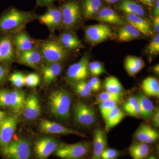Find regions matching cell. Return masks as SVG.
Wrapping results in <instances>:
<instances>
[{
	"label": "cell",
	"instance_id": "obj_1",
	"mask_svg": "<svg viewBox=\"0 0 159 159\" xmlns=\"http://www.w3.org/2000/svg\"><path fill=\"white\" fill-rule=\"evenodd\" d=\"M38 16L33 11H23L11 7L0 16V33L16 34L22 31L28 23L37 18Z\"/></svg>",
	"mask_w": 159,
	"mask_h": 159
},
{
	"label": "cell",
	"instance_id": "obj_2",
	"mask_svg": "<svg viewBox=\"0 0 159 159\" xmlns=\"http://www.w3.org/2000/svg\"><path fill=\"white\" fill-rule=\"evenodd\" d=\"M71 103L70 95L63 89L55 90L49 95V111L56 119L61 121L67 120L70 117Z\"/></svg>",
	"mask_w": 159,
	"mask_h": 159
},
{
	"label": "cell",
	"instance_id": "obj_3",
	"mask_svg": "<svg viewBox=\"0 0 159 159\" xmlns=\"http://www.w3.org/2000/svg\"><path fill=\"white\" fill-rule=\"evenodd\" d=\"M39 51L46 64L61 63L68 55L66 50L57 41L48 40L43 42L39 46Z\"/></svg>",
	"mask_w": 159,
	"mask_h": 159
},
{
	"label": "cell",
	"instance_id": "obj_4",
	"mask_svg": "<svg viewBox=\"0 0 159 159\" xmlns=\"http://www.w3.org/2000/svg\"><path fill=\"white\" fill-rule=\"evenodd\" d=\"M1 152L8 159H30L31 143L26 139H20L11 141L8 145L2 147Z\"/></svg>",
	"mask_w": 159,
	"mask_h": 159
},
{
	"label": "cell",
	"instance_id": "obj_5",
	"mask_svg": "<svg viewBox=\"0 0 159 159\" xmlns=\"http://www.w3.org/2000/svg\"><path fill=\"white\" fill-rule=\"evenodd\" d=\"M91 148L88 142L58 145L54 155L63 159H80L87 154Z\"/></svg>",
	"mask_w": 159,
	"mask_h": 159
},
{
	"label": "cell",
	"instance_id": "obj_6",
	"mask_svg": "<svg viewBox=\"0 0 159 159\" xmlns=\"http://www.w3.org/2000/svg\"><path fill=\"white\" fill-rule=\"evenodd\" d=\"M62 14V25L66 29L75 27L81 17V10L79 4L73 0L67 1L60 7Z\"/></svg>",
	"mask_w": 159,
	"mask_h": 159
},
{
	"label": "cell",
	"instance_id": "obj_7",
	"mask_svg": "<svg viewBox=\"0 0 159 159\" xmlns=\"http://www.w3.org/2000/svg\"><path fill=\"white\" fill-rule=\"evenodd\" d=\"M18 118L17 115L6 116L0 122V147H4L11 142L16 130Z\"/></svg>",
	"mask_w": 159,
	"mask_h": 159
},
{
	"label": "cell",
	"instance_id": "obj_8",
	"mask_svg": "<svg viewBox=\"0 0 159 159\" xmlns=\"http://www.w3.org/2000/svg\"><path fill=\"white\" fill-rule=\"evenodd\" d=\"M89 64L88 57L85 55L78 62L71 65L67 70V79L76 83L84 81L89 76Z\"/></svg>",
	"mask_w": 159,
	"mask_h": 159
},
{
	"label": "cell",
	"instance_id": "obj_9",
	"mask_svg": "<svg viewBox=\"0 0 159 159\" xmlns=\"http://www.w3.org/2000/svg\"><path fill=\"white\" fill-rule=\"evenodd\" d=\"M58 146L56 139L51 137H44L38 139L34 145V150L38 159H48Z\"/></svg>",
	"mask_w": 159,
	"mask_h": 159
},
{
	"label": "cell",
	"instance_id": "obj_10",
	"mask_svg": "<svg viewBox=\"0 0 159 159\" xmlns=\"http://www.w3.org/2000/svg\"><path fill=\"white\" fill-rule=\"evenodd\" d=\"M40 22L47 26L51 31L60 28L62 25V14L60 7L51 5L48 7L42 15L38 16Z\"/></svg>",
	"mask_w": 159,
	"mask_h": 159
},
{
	"label": "cell",
	"instance_id": "obj_11",
	"mask_svg": "<svg viewBox=\"0 0 159 159\" xmlns=\"http://www.w3.org/2000/svg\"><path fill=\"white\" fill-rule=\"evenodd\" d=\"M74 115L75 121L82 126H91L96 121V114L93 109L80 101L74 106Z\"/></svg>",
	"mask_w": 159,
	"mask_h": 159
},
{
	"label": "cell",
	"instance_id": "obj_12",
	"mask_svg": "<svg viewBox=\"0 0 159 159\" xmlns=\"http://www.w3.org/2000/svg\"><path fill=\"white\" fill-rule=\"evenodd\" d=\"M86 39L93 43H98L111 37L112 31L107 25L97 24L89 26L85 30Z\"/></svg>",
	"mask_w": 159,
	"mask_h": 159
},
{
	"label": "cell",
	"instance_id": "obj_13",
	"mask_svg": "<svg viewBox=\"0 0 159 159\" xmlns=\"http://www.w3.org/2000/svg\"><path fill=\"white\" fill-rule=\"evenodd\" d=\"M12 38L9 34L0 37V64L8 65L15 59L16 50Z\"/></svg>",
	"mask_w": 159,
	"mask_h": 159
},
{
	"label": "cell",
	"instance_id": "obj_14",
	"mask_svg": "<svg viewBox=\"0 0 159 159\" xmlns=\"http://www.w3.org/2000/svg\"><path fill=\"white\" fill-rule=\"evenodd\" d=\"M40 130L43 133L57 134H74L81 137L85 135L75 129L68 128L57 122L46 119H41L39 123Z\"/></svg>",
	"mask_w": 159,
	"mask_h": 159
},
{
	"label": "cell",
	"instance_id": "obj_15",
	"mask_svg": "<svg viewBox=\"0 0 159 159\" xmlns=\"http://www.w3.org/2000/svg\"><path fill=\"white\" fill-rule=\"evenodd\" d=\"M39 98L35 94H30L26 98L23 109V116L26 120L32 121L37 119L41 114Z\"/></svg>",
	"mask_w": 159,
	"mask_h": 159
},
{
	"label": "cell",
	"instance_id": "obj_16",
	"mask_svg": "<svg viewBox=\"0 0 159 159\" xmlns=\"http://www.w3.org/2000/svg\"><path fill=\"white\" fill-rule=\"evenodd\" d=\"M18 60L20 63L33 69L38 68L43 61V57L39 49L36 48L19 53Z\"/></svg>",
	"mask_w": 159,
	"mask_h": 159
},
{
	"label": "cell",
	"instance_id": "obj_17",
	"mask_svg": "<svg viewBox=\"0 0 159 159\" xmlns=\"http://www.w3.org/2000/svg\"><path fill=\"white\" fill-rule=\"evenodd\" d=\"M12 39L18 54L35 48L34 41L24 30L16 33Z\"/></svg>",
	"mask_w": 159,
	"mask_h": 159
},
{
	"label": "cell",
	"instance_id": "obj_18",
	"mask_svg": "<svg viewBox=\"0 0 159 159\" xmlns=\"http://www.w3.org/2000/svg\"><path fill=\"white\" fill-rule=\"evenodd\" d=\"M41 67L44 84L46 86L49 85L52 83L54 79L61 73L62 70L61 63H44Z\"/></svg>",
	"mask_w": 159,
	"mask_h": 159
},
{
	"label": "cell",
	"instance_id": "obj_19",
	"mask_svg": "<svg viewBox=\"0 0 159 159\" xmlns=\"http://www.w3.org/2000/svg\"><path fill=\"white\" fill-rule=\"evenodd\" d=\"M107 144L105 132L101 129H97L94 133L92 159H101V155L106 148Z\"/></svg>",
	"mask_w": 159,
	"mask_h": 159
},
{
	"label": "cell",
	"instance_id": "obj_20",
	"mask_svg": "<svg viewBox=\"0 0 159 159\" xmlns=\"http://www.w3.org/2000/svg\"><path fill=\"white\" fill-rule=\"evenodd\" d=\"M159 135L156 130L146 124H142L137 129L135 137L140 142L146 144L153 143L158 139Z\"/></svg>",
	"mask_w": 159,
	"mask_h": 159
},
{
	"label": "cell",
	"instance_id": "obj_21",
	"mask_svg": "<svg viewBox=\"0 0 159 159\" xmlns=\"http://www.w3.org/2000/svg\"><path fill=\"white\" fill-rule=\"evenodd\" d=\"M125 17L129 24L134 26L140 33L146 36H150L152 34L149 23L142 16L134 14H125Z\"/></svg>",
	"mask_w": 159,
	"mask_h": 159
},
{
	"label": "cell",
	"instance_id": "obj_22",
	"mask_svg": "<svg viewBox=\"0 0 159 159\" xmlns=\"http://www.w3.org/2000/svg\"><path fill=\"white\" fill-rule=\"evenodd\" d=\"M57 41L66 50H76L83 47L78 37L70 32H65L58 37Z\"/></svg>",
	"mask_w": 159,
	"mask_h": 159
},
{
	"label": "cell",
	"instance_id": "obj_23",
	"mask_svg": "<svg viewBox=\"0 0 159 159\" xmlns=\"http://www.w3.org/2000/svg\"><path fill=\"white\" fill-rule=\"evenodd\" d=\"M95 18L99 21L110 24L121 25L124 22L123 20L116 12L109 8H104L100 9Z\"/></svg>",
	"mask_w": 159,
	"mask_h": 159
},
{
	"label": "cell",
	"instance_id": "obj_24",
	"mask_svg": "<svg viewBox=\"0 0 159 159\" xmlns=\"http://www.w3.org/2000/svg\"><path fill=\"white\" fill-rule=\"evenodd\" d=\"M140 110V115L144 119H149L154 114L153 103L144 94L140 93L136 97Z\"/></svg>",
	"mask_w": 159,
	"mask_h": 159
},
{
	"label": "cell",
	"instance_id": "obj_25",
	"mask_svg": "<svg viewBox=\"0 0 159 159\" xmlns=\"http://www.w3.org/2000/svg\"><path fill=\"white\" fill-rule=\"evenodd\" d=\"M144 61L141 57L128 56L124 61L125 70L129 76L133 77L145 67Z\"/></svg>",
	"mask_w": 159,
	"mask_h": 159
},
{
	"label": "cell",
	"instance_id": "obj_26",
	"mask_svg": "<svg viewBox=\"0 0 159 159\" xmlns=\"http://www.w3.org/2000/svg\"><path fill=\"white\" fill-rule=\"evenodd\" d=\"M11 102L10 107L16 114H19L23 111L26 100L25 95L19 89L11 91Z\"/></svg>",
	"mask_w": 159,
	"mask_h": 159
},
{
	"label": "cell",
	"instance_id": "obj_27",
	"mask_svg": "<svg viewBox=\"0 0 159 159\" xmlns=\"http://www.w3.org/2000/svg\"><path fill=\"white\" fill-rule=\"evenodd\" d=\"M119 9L125 14L144 16L145 11L141 5L133 0H122L118 6Z\"/></svg>",
	"mask_w": 159,
	"mask_h": 159
},
{
	"label": "cell",
	"instance_id": "obj_28",
	"mask_svg": "<svg viewBox=\"0 0 159 159\" xmlns=\"http://www.w3.org/2000/svg\"><path fill=\"white\" fill-rule=\"evenodd\" d=\"M125 117V114L117 106L115 107L109 113L105 121L107 131L119 124Z\"/></svg>",
	"mask_w": 159,
	"mask_h": 159
},
{
	"label": "cell",
	"instance_id": "obj_29",
	"mask_svg": "<svg viewBox=\"0 0 159 159\" xmlns=\"http://www.w3.org/2000/svg\"><path fill=\"white\" fill-rule=\"evenodd\" d=\"M150 148L148 144L139 142L131 145L129 152L133 159H145L148 157Z\"/></svg>",
	"mask_w": 159,
	"mask_h": 159
},
{
	"label": "cell",
	"instance_id": "obj_30",
	"mask_svg": "<svg viewBox=\"0 0 159 159\" xmlns=\"http://www.w3.org/2000/svg\"><path fill=\"white\" fill-rule=\"evenodd\" d=\"M142 89L145 95L150 97H159L158 80L153 77H148L144 80L142 84Z\"/></svg>",
	"mask_w": 159,
	"mask_h": 159
},
{
	"label": "cell",
	"instance_id": "obj_31",
	"mask_svg": "<svg viewBox=\"0 0 159 159\" xmlns=\"http://www.w3.org/2000/svg\"><path fill=\"white\" fill-rule=\"evenodd\" d=\"M141 33L129 24L123 26L118 31V39L124 42L129 41L138 38Z\"/></svg>",
	"mask_w": 159,
	"mask_h": 159
},
{
	"label": "cell",
	"instance_id": "obj_32",
	"mask_svg": "<svg viewBox=\"0 0 159 159\" xmlns=\"http://www.w3.org/2000/svg\"><path fill=\"white\" fill-rule=\"evenodd\" d=\"M102 6L101 0H83V9L86 18H90L97 14Z\"/></svg>",
	"mask_w": 159,
	"mask_h": 159
},
{
	"label": "cell",
	"instance_id": "obj_33",
	"mask_svg": "<svg viewBox=\"0 0 159 159\" xmlns=\"http://www.w3.org/2000/svg\"><path fill=\"white\" fill-rule=\"evenodd\" d=\"M123 109L128 115L132 116H140V110L136 97H131L124 103Z\"/></svg>",
	"mask_w": 159,
	"mask_h": 159
},
{
	"label": "cell",
	"instance_id": "obj_34",
	"mask_svg": "<svg viewBox=\"0 0 159 159\" xmlns=\"http://www.w3.org/2000/svg\"><path fill=\"white\" fill-rule=\"evenodd\" d=\"M104 85L107 92L114 93H122V84L116 77L113 76L107 77L104 81Z\"/></svg>",
	"mask_w": 159,
	"mask_h": 159
},
{
	"label": "cell",
	"instance_id": "obj_35",
	"mask_svg": "<svg viewBox=\"0 0 159 159\" xmlns=\"http://www.w3.org/2000/svg\"><path fill=\"white\" fill-rule=\"evenodd\" d=\"M117 102L114 101H105L99 102V110L104 121L112 109L117 106Z\"/></svg>",
	"mask_w": 159,
	"mask_h": 159
},
{
	"label": "cell",
	"instance_id": "obj_36",
	"mask_svg": "<svg viewBox=\"0 0 159 159\" xmlns=\"http://www.w3.org/2000/svg\"><path fill=\"white\" fill-rule=\"evenodd\" d=\"M122 93H114L110 92H103L97 96V101L99 102L105 101H114L118 102L122 97Z\"/></svg>",
	"mask_w": 159,
	"mask_h": 159
},
{
	"label": "cell",
	"instance_id": "obj_37",
	"mask_svg": "<svg viewBox=\"0 0 159 159\" xmlns=\"http://www.w3.org/2000/svg\"><path fill=\"white\" fill-rule=\"evenodd\" d=\"M25 77L22 73L15 72L10 75L9 80L16 88H21L25 85Z\"/></svg>",
	"mask_w": 159,
	"mask_h": 159
},
{
	"label": "cell",
	"instance_id": "obj_38",
	"mask_svg": "<svg viewBox=\"0 0 159 159\" xmlns=\"http://www.w3.org/2000/svg\"><path fill=\"white\" fill-rule=\"evenodd\" d=\"M89 70L93 77H97L105 73L104 66L99 61H93L89 64Z\"/></svg>",
	"mask_w": 159,
	"mask_h": 159
},
{
	"label": "cell",
	"instance_id": "obj_39",
	"mask_svg": "<svg viewBox=\"0 0 159 159\" xmlns=\"http://www.w3.org/2000/svg\"><path fill=\"white\" fill-rule=\"evenodd\" d=\"M11 102V91L6 89H0V107H10Z\"/></svg>",
	"mask_w": 159,
	"mask_h": 159
},
{
	"label": "cell",
	"instance_id": "obj_40",
	"mask_svg": "<svg viewBox=\"0 0 159 159\" xmlns=\"http://www.w3.org/2000/svg\"><path fill=\"white\" fill-rule=\"evenodd\" d=\"M40 78L37 74L31 73L25 77V85L29 87H35L39 85Z\"/></svg>",
	"mask_w": 159,
	"mask_h": 159
},
{
	"label": "cell",
	"instance_id": "obj_41",
	"mask_svg": "<svg viewBox=\"0 0 159 159\" xmlns=\"http://www.w3.org/2000/svg\"><path fill=\"white\" fill-rule=\"evenodd\" d=\"M147 51L151 55H157L159 53V33L155 36L147 48Z\"/></svg>",
	"mask_w": 159,
	"mask_h": 159
},
{
	"label": "cell",
	"instance_id": "obj_42",
	"mask_svg": "<svg viewBox=\"0 0 159 159\" xmlns=\"http://www.w3.org/2000/svg\"><path fill=\"white\" fill-rule=\"evenodd\" d=\"M119 154L116 149L106 148L101 155V159H116L119 156Z\"/></svg>",
	"mask_w": 159,
	"mask_h": 159
},
{
	"label": "cell",
	"instance_id": "obj_43",
	"mask_svg": "<svg viewBox=\"0 0 159 159\" xmlns=\"http://www.w3.org/2000/svg\"><path fill=\"white\" fill-rule=\"evenodd\" d=\"M9 72L7 65L0 64V84L4 82L8 75Z\"/></svg>",
	"mask_w": 159,
	"mask_h": 159
},
{
	"label": "cell",
	"instance_id": "obj_44",
	"mask_svg": "<svg viewBox=\"0 0 159 159\" xmlns=\"http://www.w3.org/2000/svg\"><path fill=\"white\" fill-rule=\"evenodd\" d=\"M56 0H36V6L39 7H48L53 5Z\"/></svg>",
	"mask_w": 159,
	"mask_h": 159
},
{
	"label": "cell",
	"instance_id": "obj_45",
	"mask_svg": "<svg viewBox=\"0 0 159 159\" xmlns=\"http://www.w3.org/2000/svg\"><path fill=\"white\" fill-rule=\"evenodd\" d=\"M75 89L77 94L80 96V97H84V98H86L89 97V95L78 84V83H76V85L75 86Z\"/></svg>",
	"mask_w": 159,
	"mask_h": 159
},
{
	"label": "cell",
	"instance_id": "obj_46",
	"mask_svg": "<svg viewBox=\"0 0 159 159\" xmlns=\"http://www.w3.org/2000/svg\"><path fill=\"white\" fill-rule=\"evenodd\" d=\"M77 83H78V84L81 87V88H82L88 94L89 96H91L93 91H92L91 89L90 88L89 86L88 85L87 82L83 81H81V82Z\"/></svg>",
	"mask_w": 159,
	"mask_h": 159
},
{
	"label": "cell",
	"instance_id": "obj_47",
	"mask_svg": "<svg viewBox=\"0 0 159 159\" xmlns=\"http://www.w3.org/2000/svg\"><path fill=\"white\" fill-rule=\"evenodd\" d=\"M153 116V125L156 127H158L159 126V110L158 108L155 112Z\"/></svg>",
	"mask_w": 159,
	"mask_h": 159
},
{
	"label": "cell",
	"instance_id": "obj_48",
	"mask_svg": "<svg viewBox=\"0 0 159 159\" xmlns=\"http://www.w3.org/2000/svg\"><path fill=\"white\" fill-rule=\"evenodd\" d=\"M90 81L91 82L93 83L95 85L97 86L99 89L101 88V83L100 80L97 77H93L91 78Z\"/></svg>",
	"mask_w": 159,
	"mask_h": 159
},
{
	"label": "cell",
	"instance_id": "obj_49",
	"mask_svg": "<svg viewBox=\"0 0 159 159\" xmlns=\"http://www.w3.org/2000/svg\"><path fill=\"white\" fill-rule=\"evenodd\" d=\"M153 25L155 31L158 33L159 32V16H155L154 18Z\"/></svg>",
	"mask_w": 159,
	"mask_h": 159
},
{
	"label": "cell",
	"instance_id": "obj_50",
	"mask_svg": "<svg viewBox=\"0 0 159 159\" xmlns=\"http://www.w3.org/2000/svg\"><path fill=\"white\" fill-rule=\"evenodd\" d=\"M143 4L149 7H152L154 6L156 0H140Z\"/></svg>",
	"mask_w": 159,
	"mask_h": 159
},
{
	"label": "cell",
	"instance_id": "obj_51",
	"mask_svg": "<svg viewBox=\"0 0 159 159\" xmlns=\"http://www.w3.org/2000/svg\"><path fill=\"white\" fill-rule=\"evenodd\" d=\"M155 16H159V0H156L155 2V8L154 10Z\"/></svg>",
	"mask_w": 159,
	"mask_h": 159
},
{
	"label": "cell",
	"instance_id": "obj_52",
	"mask_svg": "<svg viewBox=\"0 0 159 159\" xmlns=\"http://www.w3.org/2000/svg\"><path fill=\"white\" fill-rule=\"evenodd\" d=\"M87 83L88 85L89 86L92 91L97 92V91H99L100 89L97 87V86L95 85L93 83L91 82L90 80L88 82H87Z\"/></svg>",
	"mask_w": 159,
	"mask_h": 159
},
{
	"label": "cell",
	"instance_id": "obj_53",
	"mask_svg": "<svg viewBox=\"0 0 159 159\" xmlns=\"http://www.w3.org/2000/svg\"><path fill=\"white\" fill-rule=\"evenodd\" d=\"M6 117V112L1 111V110H0V122H2L3 119H5Z\"/></svg>",
	"mask_w": 159,
	"mask_h": 159
},
{
	"label": "cell",
	"instance_id": "obj_54",
	"mask_svg": "<svg viewBox=\"0 0 159 159\" xmlns=\"http://www.w3.org/2000/svg\"><path fill=\"white\" fill-rule=\"evenodd\" d=\"M153 71L157 74H159V64L154 66L153 67Z\"/></svg>",
	"mask_w": 159,
	"mask_h": 159
},
{
	"label": "cell",
	"instance_id": "obj_55",
	"mask_svg": "<svg viewBox=\"0 0 159 159\" xmlns=\"http://www.w3.org/2000/svg\"><path fill=\"white\" fill-rule=\"evenodd\" d=\"M105 1H106L107 2L111 3V4H113V3H116L117 2H119L120 0H105Z\"/></svg>",
	"mask_w": 159,
	"mask_h": 159
},
{
	"label": "cell",
	"instance_id": "obj_56",
	"mask_svg": "<svg viewBox=\"0 0 159 159\" xmlns=\"http://www.w3.org/2000/svg\"><path fill=\"white\" fill-rule=\"evenodd\" d=\"M154 158L155 157L153 156H152L149 157L148 159H154Z\"/></svg>",
	"mask_w": 159,
	"mask_h": 159
},
{
	"label": "cell",
	"instance_id": "obj_57",
	"mask_svg": "<svg viewBox=\"0 0 159 159\" xmlns=\"http://www.w3.org/2000/svg\"><path fill=\"white\" fill-rule=\"evenodd\" d=\"M154 159H157L156 158V157H155V158H154Z\"/></svg>",
	"mask_w": 159,
	"mask_h": 159
}]
</instances>
